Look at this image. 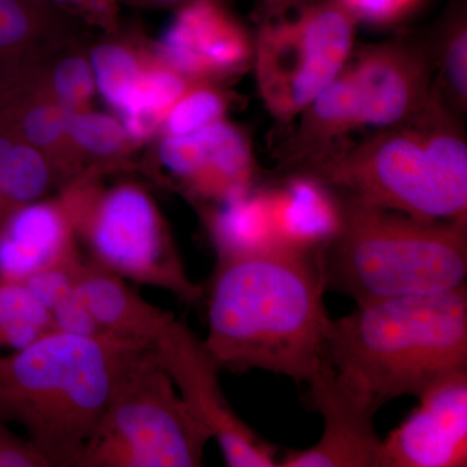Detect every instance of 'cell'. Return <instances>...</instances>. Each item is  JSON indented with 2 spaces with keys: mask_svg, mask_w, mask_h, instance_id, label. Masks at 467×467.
Here are the masks:
<instances>
[{
  "mask_svg": "<svg viewBox=\"0 0 467 467\" xmlns=\"http://www.w3.org/2000/svg\"><path fill=\"white\" fill-rule=\"evenodd\" d=\"M326 291L322 250L278 245L218 259L202 342L220 368H260L306 383L333 321Z\"/></svg>",
  "mask_w": 467,
  "mask_h": 467,
  "instance_id": "1",
  "label": "cell"
},
{
  "mask_svg": "<svg viewBox=\"0 0 467 467\" xmlns=\"http://www.w3.org/2000/svg\"><path fill=\"white\" fill-rule=\"evenodd\" d=\"M143 342L52 330L0 356V418L50 467H77L126 359Z\"/></svg>",
  "mask_w": 467,
  "mask_h": 467,
  "instance_id": "2",
  "label": "cell"
},
{
  "mask_svg": "<svg viewBox=\"0 0 467 467\" xmlns=\"http://www.w3.org/2000/svg\"><path fill=\"white\" fill-rule=\"evenodd\" d=\"M325 355L378 408L418 398L430 384L467 368V287L361 304L333 319Z\"/></svg>",
  "mask_w": 467,
  "mask_h": 467,
  "instance_id": "3",
  "label": "cell"
},
{
  "mask_svg": "<svg viewBox=\"0 0 467 467\" xmlns=\"http://www.w3.org/2000/svg\"><path fill=\"white\" fill-rule=\"evenodd\" d=\"M339 195L342 227L322 248L326 290L361 306L466 285L467 218L425 223Z\"/></svg>",
  "mask_w": 467,
  "mask_h": 467,
  "instance_id": "4",
  "label": "cell"
},
{
  "mask_svg": "<svg viewBox=\"0 0 467 467\" xmlns=\"http://www.w3.org/2000/svg\"><path fill=\"white\" fill-rule=\"evenodd\" d=\"M211 441L146 344L119 370L77 467H199Z\"/></svg>",
  "mask_w": 467,
  "mask_h": 467,
  "instance_id": "5",
  "label": "cell"
},
{
  "mask_svg": "<svg viewBox=\"0 0 467 467\" xmlns=\"http://www.w3.org/2000/svg\"><path fill=\"white\" fill-rule=\"evenodd\" d=\"M356 26L337 0H261L252 66L273 119L295 121L334 81L355 50Z\"/></svg>",
  "mask_w": 467,
  "mask_h": 467,
  "instance_id": "6",
  "label": "cell"
},
{
  "mask_svg": "<svg viewBox=\"0 0 467 467\" xmlns=\"http://www.w3.org/2000/svg\"><path fill=\"white\" fill-rule=\"evenodd\" d=\"M76 235L88 256L134 284L162 288L190 306L204 291L187 275L167 223L150 193L133 183L109 190L98 175H79L64 186Z\"/></svg>",
  "mask_w": 467,
  "mask_h": 467,
  "instance_id": "7",
  "label": "cell"
},
{
  "mask_svg": "<svg viewBox=\"0 0 467 467\" xmlns=\"http://www.w3.org/2000/svg\"><path fill=\"white\" fill-rule=\"evenodd\" d=\"M306 174L358 201L425 223L467 218L409 122L377 129L356 144L343 142Z\"/></svg>",
  "mask_w": 467,
  "mask_h": 467,
  "instance_id": "8",
  "label": "cell"
},
{
  "mask_svg": "<svg viewBox=\"0 0 467 467\" xmlns=\"http://www.w3.org/2000/svg\"><path fill=\"white\" fill-rule=\"evenodd\" d=\"M153 346L184 404L220 445L227 466H278L276 447L235 413L218 379L220 367L189 326L174 317Z\"/></svg>",
  "mask_w": 467,
  "mask_h": 467,
  "instance_id": "9",
  "label": "cell"
},
{
  "mask_svg": "<svg viewBox=\"0 0 467 467\" xmlns=\"http://www.w3.org/2000/svg\"><path fill=\"white\" fill-rule=\"evenodd\" d=\"M359 128L408 121L431 94L434 32L408 33L353 50L348 63Z\"/></svg>",
  "mask_w": 467,
  "mask_h": 467,
  "instance_id": "10",
  "label": "cell"
},
{
  "mask_svg": "<svg viewBox=\"0 0 467 467\" xmlns=\"http://www.w3.org/2000/svg\"><path fill=\"white\" fill-rule=\"evenodd\" d=\"M306 384L324 418V434L308 450L285 454L278 466L380 467L382 439L374 427L379 408L370 396L342 376L325 353Z\"/></svg>",
  "mask_w": 467,
  "mask_h": 467,
  "instance_id": "11",
  "label": "cell"
},
{
  "mask_svg": "<svg viewBox=\"0 0 467 467\" xmlns=\"http://www.w3.org/2000/svg\"><path fill=\"white\" fill-rule=\"evenodd\" d=\"M159 160L182 192L204 208L256 189L257 168L250 140L225 119L196 133L162 138Z\"/></svg>",
  "mask_w": 467,
  "mask_h": 467,
  "instance_id": "12",
  "label": "cell"
},
{
  "mask_svg": "<svg viewBox=\"0 0 467 467\" xmlns=\"http://www.w3.org/2000/svg\"><path fill=\"white\" fill-rule=\"evenodd\" d=\"M382 441L380 467L467 465V368L445 374Z\"/></svg>",
  "mask_w": 467,
  "mask_h": 467,
  "instance_id": "13",
  "label": "cell"
},
{
  "mask_svg": "<svg viewBox=\"0 0 467 467\" xmlns=\"http://www.w3.org/2000/svg\"><path fill=\"white\" fill-rule=\"evenodd\" d=\"M156 57L192 82L238 75L254 61V43L223 0H192L159 43Z\"/></svg>",
  "mask_w": 467,
  "mask_h": 467,
  "instance_id": "14",
  "label": "cell"
},
{
  "mask_svg": "<svg viewBox=\"0 0 467 467\" xmlns=\"http://www.w3.org/2000/svg\"><path fill=\"white\" fill-rule=\"evenodd\" d=\"M75 225L63 198L17 209L0 229V281L27 276L79 256Z\"/></svg>",
  "mask_w": 467,
  "mask_h": 467,
  "instance_id": "15",
  "label": "cell"
},
{
  "mask_svg": "<svg viewBox=\"0 0 467 467\" xmlns=\"http://www.w3.org/2000/svg\"><path fill=\"white\" fill-rule=\"evenodd\" d=\"M76 288L104 334L153 344L175 317L152 306L97 261L82 254L76 270Z\"/></svg>",
  "mask_w": 467,
  "mask_h": 467,
  "instance_id": "16",
  "label": "cell"
},
{
  "mask_svg": "<svg viewBox=\"0 0 467 467\" xmlns=\"http://www.w3.org/2000/svg\"><path fill=\"white\" fill-rule=\"evenodd\" d=\"M265 192L273 227L282 245L322 250L339 233L342 199L318 178L290 173L284 182Z\"/></svg>",
  "mask_w": 467,
  "mask_h": 467,
  "instance_id": "17",
  "label": "cell"
},
{
  "mask_svg": "<svg viewBox=\"0 0 467 467\" xmlns=\"http://www.w3.org/2000/svg\"><path fill=\"white\" fill-rule=\"evenodd\" d=\"M296 119V129L281 150V165L288 174L309 171L340 146L350 131L359 129L355 90L347 64Z\"/></svg>",
  "mask_w": 467,
  "mask_h": 467,
  "instance_id": "18",
  "label": "cell"
},
{
  "mask_svg": "<svg viewBox=\"0 0 467 467\" xmlns=\"http://www.w3.org/2000/svg\"><path fill=\"white\" fill-rule=\"evenodd\" d=\"M218 259L244 256L282 245L276 239L265 190L202 209Z\"/></svg>",
  "mask_w": 467,
  "mask_h": 467,
  "instance_id": "19",
  "label": "cell"
},
{
  "mask_svg": "<svg viewBox=\"0 0 467 467\" xmlns=\"http://www.w3.org/2000/svg\"><path fill=\"white\" fill-rule=\"evenodd\" d=\"M193 84L158 57H150L125 106L119 110L131 142L147 140L161 128L175 101Z\"/></svg>",
  "mask_w": 467,
  "mask_h": 467,
  "instance_id": "20",
  "label": "cell"
},
{
  "mask_svg": "<svg viewBox=\"0 0 467 467\" xmlns=\"http://www.w3.org/2000/svg\"><path fill=\"white\" fill-rule=\"evenodd\" d=\"M436 69L431 90L451 110L467 109V15L465 0H453L434 27Z\"/></svg>",
  "mask_w": 467,
  "mask_h": 467,
  "instance_id": "21",
  "label": "cell"
},
{
  "mask_svg": "<svg viewBox=\"0 0 467 467\" xmlns=\"http://www.w3.org/2000/svg\"><path fill=\"white\" fill-rule=\"evenodd\" d=\"M57 182V174L41 150L0 129V198L11 214L41 201Z\"/></svg>",
  "mask_w": 467,
  "mask_h": 467,
  "instance_id": "22",
  "label": "cell"
},
{
  "mask_svg": "<svg viewBox=\"0 0 467 467\" xmlns=\"http://www.w3.org/2000/svg\"><path fill=\"white\" fill-rule=\"evenodd\" d=\"M54 8L39 0H0V79L39 57L57 24Z\"/></svg>",
  "mask_w": 467,
  "mask_h": 467,
  "instance_id": "23",
  "label": "cell"
},
{
  "mask_svg": "<svg viewBox=\"0 0 467 467\" xmlns=\"http://www.w3.org/2000/svg\"><path fill=\"white\" fill-rule=\"evenodd\" d=\"M67 129L82 174L98 175L99 169L124 158L131 142L119 119L90 109L70 112Z\"/></svg>",
  "mask_w": 467,
  "mask_h": 467,
  "instance_id": "24",
  "label": "cell"
},
{
  "mask_svg": "<svg viewBox=\"0 0 467 467\" xmlns=\"http://www.w3.org/2000/svg\"><path fill=\"white\" fill-rule=\"evenodd\" d=\"M52 330L50 315L26 285L0 281V349L24 348Z\"/></svg>",
  "mask_w": 467,
  "mask_h": 467,
  "instance_id": "25",
  "label": "cell"
},
{
  "mask_svg": "<svg viewBox=\"0 0 467 467\" xmlns=\"http://www.w3.org/2000/svg\"><path fill=\"white\" fill-rule=\"evenodd\" d=\"M90 61L97 90L119 112L140 81L149 57L128 46L104 43L92 50Z\"/></svg>",
  "mask_w": 467,
  "mask_h": 467,
  "instance_id": "26",
  "label": "cell"
},
{
  "mask_svg": "<svg viewBox=\"0 0 467 467\" xmlns=\"http://www.w3.org/2000/svg\"><path fill=\"white\" fill-rule=\"evenodd\" d=\"M227 103L211 82H193L175 101L161 124L164 137H183L225 119Z\"/></svg>",
  "mask_w": 467,
  "mask_h": 467,
  "instance_id": "27",
  "label": "cell"
},
{
  "mask_svg": "<svg viewBox=\"0 0 467 467\" xmlns=\"http://www.w3.org/2000/svg\"><path fill=\"white\" fill-rule=\"evenodd\" d=\"M39 64L45 84L60 106L69 112L88 109L97 91L90 57L72 54L58 58L47 67H42L41 60Z\"/></svg>",
  "mask_w": 467,
  "mask_h": 467,
  "instance_id": "28",
  "label": "cell"
},
{
  "mask_svg": "<svg viewBox=\"0 0 467 467\" xmlns=\"http://www.w3.org/2000/svg\"><path fill=\"white\" fill-rule=\"evenodd\" d=\"M356 24L389 29L414 16L429 0H337Z\"/></svg>",
  "mask_w": 467,
  "mask_h": 467,
  "instance_id": "29",
  "label": "cell"
},
{
  "mask_svg": "<svg viewBox=\"0 0 467 467\" xmlns=\"http://www.w3.org/2000/svg\"><path fill=\"white\" fill-rule=\"evenodd\" d=\"M0 467H50L27 439L11 431L0 418Z\"/></svg>",
  "mask_w": 467,
  "mask_h": 467,
  "instance_id": "30",
  "label": "cell"
},
{
  "mask_svg": "<svg viewBox=\"0 0 467 467\" xmlns=\"http://www.w3.org/2000/svg\"><path fill=\"white\" fill-rule=\"evenodd\" d=\"M52 7L70 8L103 26H112L117 16L119 0H39Z\"/></svg>",
  "mask_w": 467,
  "mask_h": 467,
  "instance_id": "31",
  "label": "cell"
},
{
  "mask_svg": "<svg viewBox=\"0 0 467 467\" xmlns=\"http://www.w3.org/2000/svg\"><path fill=\"white\" fill-rule=\"evenodd\" d=\"M138 5H150V7H181L192 0H133Z\"/></svg>",
  "mask_w": 467,
  "mask_h": 467,
  "instance_id": "32",
  "label": "cell"
},
{
  "mask_svg": "<svg viewBox=\"0 0 467 467\" xmlns=\"http://www.w3.org/2000/svg\"><path fill=\"white\" fill-rule=\"evenodd\" d=\"M9 216H11V212L8 211L5 202H3L2 198H0V229L5 225V223L7 221Z\"/></svg>",
  "mask_w": 467,
  "mask_h": 467,
  "instance_id": "33",
  "label": "cell"
}]
</instances>
